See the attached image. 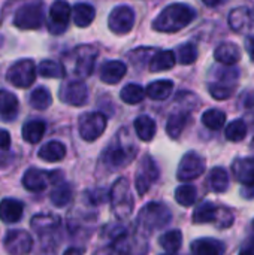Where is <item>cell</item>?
I'll use <instances>...</instances> for the list:
<instances>
[{"label":"cell","instance_id":"cell-1","mask_svg":"<svg viewBox=\"0 0 254 255\" xmlns=\"http://www.w3.org/2000/svg\"><path fill=\"white\" fill-rule=\"evenodd\" d=\"M196 16L193 7L184 3H174L165 7L154 19L153 28L160 33H175L187 27Z\"/></svg>","mask_w":254,"mask_h":255},{"label":"cell","instance_id":"cell-2","mask_svg":"<svg viewBox=\"0 0 254 255\" xmlns=\"http://www.w3.org/2000/svg\"><path fill=\"white\" fill-rule=\"evenodd\" d=\"M109 199H111L114 214L120 221L130 217L132 209H133V199H132L130 185H129L127 179L120 178L114 182V185L109 191Z\"/></svg>","mask_w":254,"mask_h":255},{"label":"cell","instance_id":"cell-3","mask_svg":"<svg viewBox=\"0 0 254 255\" xmlns=\"http://www.w3.org/2000/svg\"><path fill=\"white\" fill-rule=\"evenodd\" d=\"M37 69L33 60L24 58L13 63L6 73V79L16 88H28L36 79Z\"/></svg>","mask_w":254,"mask_h":255},{"label":"cell","instance_id":"cell-4","mask_svg":"<svg viewBox=\"0 0 254 255\" xmlns=\"http://www.w3.org/2000/svg\"><path fill=\"white\" fill-rule=\"evenodd\" d=\"M171 212L165 205L160 203H148L142 208L139 214V224L144 226L148 230H157L165 227L168 223H171Z\"/></svg>","mask_w":254,"mask_h":255},{"label":"cell","instance_id":"cell-5","mask_svg":"<svg viewBox=\"0 0 254 255\" xmlns=\"http://www.w3.org/2000/svg\"><path fill=\"white\" fill-rule=\"evenodd\" d=\"M15 27L21 30H36L43 24V9L40 3H28L21 6L13 16Z\"/></svg>","mask_w":254,"mask_h":255},{"label":"cell","instance_id":"cell-6","mask_svg":"<svg viewBox=\"0 0 254 255\" xmlns=\"http://www.w3.org/2000/svg\"><path fill=\"white\" fill-rule=\"evenodd\" d=\"M79 134L85 142H94L106 128V117L100 112H88L79 118Z\"/></svg>","mask_w":254,"mask_h":255},{"label":"cell","instance_id":"cell-7","mask_svg":"<svg viewBox=\"0 0 254 255\" xmlns=\"http://www.w3.org/2000/svg\"><path fill=\"white\" fill-rule=\"evenodd\" d=\"M135 25V10L130 6L121 4L111 10L108 27L115 34H127Z\"/></svg>","mask_w":254,"mask_h":255},{"label":"cell","instance_id":"cell-8","mask_svg":"<svg viewBox=\"0 0 254 255\" xmlns=\"http://www.w3.org/2000/svg\"><path fill=\"white\" fill-rule=\"evenodd\" d=\"M72 15V7L66 0H55L49 7L48 30L52 34H61L67 28V22Z\"/></svg>","mask_w":254,"mask_h":255},{"label":"cell","instance_id":"cell-9","mask_svg":"<svg viewBox=\"0 0 254 255\" xmlns=\"http://www.w3.org/2000/svg\"><path fill=\"white\" fill-rule=\"evenodd\" d=\"M205 172V160L196 152H187L178 166L177 178L180 181H193Z\"/></svg>","mask_w":254,"mask_h":255},{"label":"cell","instance_id":"cell-10","mask_svg":"<svg viewBox=\"0 0 254 255\" xmlns=\"http://www.w3.org/2000/svg\"><path fill=\"white\" fill-rule=\"evenodd\" d=\"M33 248L31 236L24 230H10L4 238V250L9 255H27Z\"/></svg>","mask_w":254,"mask_h":255},{"label":"cell","instance_id":"cell-11","mask_svg":"<svg viewBox=\"0 0 254 255\" xmlns=\"http://www.w3.org/2000/svg\"><path fill=\"white\" fill-rule=\"evenodd\" d=\"M229 25L247 37H254V12L249 7H237L229 15Z\"/></svg>","mask_w":254,"mask_h":255},{"label":"cell","instance_id":"cell-12","mask_svg":"<svg viewBox=\"0 0 254 255\" xmlns=\"http://www.w3.org/2000/svg\"><path fill=\"white\" fill-rule=\"evenodd\" d=\"M61 102L72 105V106H82L87 103L88 90L82 81H70L60 90Z\"/></svg>","mask_w":254,"mask_h":255},{"label":"cell","instance_id":"cell-13","mask_svg":"<svg viewBox=\"0 0 254 255\" xmlns=\"http://www.w3.org/2000/svg\"><path fill=\"white\" fill-rule=\"evenodd\" d=\"M97 51L93 46H79L76 49V66L75 73L81 78H87L93 73Z\"/></svg>","mask_w":254,"mask_h":255},{"label":"cell","instance_id":"cell-14","mask_svg":"<svg viewBox=\"0 0 254 255\" xmlns=\"http://www.w3.org/2000/svg\"><path fill=\"white\" fill-rule=\"evenodd\" d=\"M48 182H51L49 172H43L39 169H28L22 176V185L25 190L31 193H40L46 188Z\"/></svg>","mask_w":254,"mask_h":255},{"label":"cell","instance_id":"cell-15","mask_svg":"<svg viewBox=\"0 0 254 255\" xmlns=\"http://www.w3.org/2000/svg\"><path fill=\"white\" fill-rule=\"evenodd\" d=\"M126 72H127V67L123 61L120 60L106 61L100 69V79L105 84L115 85L126 76Z\"/></svg>","mask_w":254,"mask_h":255},{"label":"cell","instance_id":"cell-16","mask_svg":"<svg viewBox=\"0 0 254 255\" xmlns=\"http://www.w3.org/2000/svg\"><path fill=\"white\" fill-rule=\"evenodd\" d=\"M24 205L15 199H3L0 202V220L6 224L18 223L22 218Z\"/></svg>","mask_w":254,"mask_h":255},{"label":"cell","instance_id":"cell-17","mask_svg":"<svg viewBox=\"0 0 254 255\" xmlns=\"http://www.w3.org/2000/svg\"><path fill=\"white\" fill-rule=\"evenodd\" d=\"M232 172L238 182L246 187H254V158L237 160L232 166Z\"/></svg>","mask_w":254,"mask_h":255},{"label":"cell","instance_id":"cell-18","mask_svg":"<svg viewBox=\"0 0 254 255\" xmlns=\"http://www.w3.org/2000/svg\"><path fill=\"white\" fill-rule=\"evenodd\" d=\"M214 57L217 61H220L222 64L226 66H234L241 60V49L237 43L232 42H225L220 43L216 51H214Z\"/></svg>","mask_w":254,"mask_h":255},{"label":"cell","instance_id":"cell-19","mask_svg":"<svg viewBox=\"0 0 254 255\" xmlns=\"http://www.w3.org/2000/svg\"><path fill=\"white\" fill-rule=\"evenodd\" d=\"M18 99L15 94L0 90V120L1 121H13L18 115Z\"/></svg>","mask_w":254,"mask_h":255},{"label":"cell","instance_id":"cell-20","mask_svg":"<svg viewBox=\"0 0 254 255\" xmlns=\"http://www.w3.org/2000/svg\"><path fill=\"white\" fill-rule=\"evenodd\" d=\"M39 158L48 163H55V161H61L66 155V146L61 142L57 140H51L48 143H45L39 152H37Z\"/></svg>","mask_w":254,"mask_h":255},{"label":"cell","instance_id":"cell-21","mask_svg":"<svg viewBox=\"0 0 254 255\" xmlns=\"http://www.w3.org/2000/svg\"><path fill=\"white\" fill-rule=\"evenodd\" d=\"M193 255H223L225 247L214 239H198L192 244Z\"/></svg>","mask_w":254,"mask_h":255},{"label":"cell","instance_id":"cell-22","mask_svg":"<svg viewBox=\"0 0 254 255\" xmlns=\"http://www.w3.org/2000/svg\"><path fill=\"white\" fill-rule=\"evenodd\" d=\"M31 229L37 235H45L52 230H55L60 224V218L51 214H39L31 218Z\"/></svg>","mask_w":254,"mask_h":255},{"label":"cell","instance_id":"cell-23","mask_svg":"<svg viewBox=\"0 0 254 255\" xmlns=\"http://www.w3.org/2000/svg\"><path fill=\"white\" fill-rule=\"evenodd\" d=\"M172 90H174V82L171 79H159L151 82L147 87L145 93L151 100H165L171 96Z\"/></svg>","mask_w":254,"mask_h":255},{"label":"cell","instance_id":"cell-24","mask_svg":"<svg viewBox=\"0 0 254 255\" xmlns=\"http://www.w3.org/2000/svg\"><path fill=\"white\" fill-rule=\"evenodd\" d=\"M72 16H73V22L78 27H88L96 18V10L91 4L78 3L72 9Z\"/></svg>","mask_w":254,"mask_h":255},{"label":"cell","instance_id":"cell-25","mask_svg":"<svg viewBox=\"0 0 254 255\" xmlns=\"http://www.w3.org/2000/svg\"><path fill=\"white\" fill-rule=\"evenodd\" d=\"M175 63H177V58H175V54L172 51H160L151 58L148 69L153 73L163 72V70L172 69L175 66Z\"/></svg>","mask_w":254,"mask_h":255},{"label":"cell","instance_id":"cell-26","mask_svg":"<svg viewBox=\"0 0 254 255\" xmlns=\"http://www.w3.org/2000/svg\"><path fill=\"white\" fill-rule=\"evenodd\" d=\"M45 123L40 120H31L27 121L22 126V139L28 143H37L45 134Z\"/></svg>","mask_w":254,"mask_h":255},{"label":"cell","instance_id":"cell-27","mask_svg":"<svg viewBox=\"0 0 254 255\" xmlns=\"http://www.w3.org/2000/svg\"><path fill=\"white\" fill-rule=\"evenodd\" d=\"M135 131L138 134V137L144 142H150L153 140L154 134H156V123L151 117L148 115H142L138 117L135 121Z\"/></svg>","mask_w":254,"mask_h":255},{"label":"cell","instance_id":"cell-28","mask_svg":"<svg viewBox=\"0 0 254 255\" xmlns=\"http://www.w3.org/2000/svg\"><path fill=\"white\" fill-rule=\"evenodd\" d=\"M189 121V114L186 112H175L169 117L168 124H166V133L172 139H178L181 133L184 131L186 126Z\"/></svg>","mask_w":254,"mask_h":255},{"label":"cell","instance_id":"cell-29","mask_svg":"<svg viewBox=\"0 0 254 255\" xmlns=\"http://www.w3.org/2000/svg\"><path fill=\"white\" fill-rule=\"evenodd\" d=\"M219 218V208L211 203L205 202L202 203L193 214V221L196 224H205V223H214Z\"/></svg>","mask_w":254,"mask_h":255},{"label":"cell","instance_id":"cell-30","mask_svg":"<svg viewBox=\"0 0 254 255\" xmlns=\"http://www.w3.org/2000/svg\"><path fill=\"white\" fill-rule=\"evenodd\" d=\"M145 94H147L145 90L141 85H138V84H127L121 90V93H120L121 100L124 103H127V105H138V103H141L145 99Z\"/></svg>","mask_w":254,"mask_h":255},{"label":"cell","instance_id":"cell-31","mask_svg":"<svg viewBox=\"0 0 254 255\" xmlns=\"http://www.w3.org/2000/svg\"><path fill=\"white\" fill-rule=\"evenodd\" d=\"M37 72L40 76L43 78H54V79H60L64 76V67L61 63L54 61V60H43L39 67Z\"/></svg>","mask_w":254,"mask_h":255},{"label":"cell","instance_id":"cell-32","mask_svg":"<svg viewBox=\"0 0 254 255\" xmlns=\"http://www.w3.org/2000/svg\"><path fill=\"white\" fill-rule=\"evenodd\" d=\"M202 123L210 130H220L226 123V114L220 109H208L202 115Z\"/></svg>","mask_w":254,"mask_h":255},{"label":"cell","instance_id":"cell-33","mask_svg":"<svg viewBox=\"0 0 254 255\" xmlns=\"http://www.w3.org/2000/svg\"><path fill=\"white\" fill-rule=\"evenodd\" d=\"M210 184L216 193H225L229 188V173L223 167L213 169L210 175Z\"/></svg>","mask_w":254,"mask_h":255},{"label":"cell","instance_id":"cell-34","mask_svg":"<svg viewBox=\"0 0 254 255\" xmlns=\"http://www.w3.org/2000/svg\"><path fill=\"white\" fill-rule=\"evenodd\" d=\"M105 158H106V161L111 166L121 167V166H124V164L129 163V160L132 158V154L127 149H124L123 146H115V148H109L108 149Z\"/></svg>","mask_w":254,"mask_h":255},{"label":"cell","instance_id":"cell-35","mask_svg":"<svg viewBox=\"0 0 254 255\" xmlns=\"http://www.w3.org/2000/svg\"><path fill=\"white\" fill-rule=\"evenodd\" d=\"M181 244H183V235L180 230H171L168 233H165L162 238H160V245L165 251H168L169 254H174L177 253L180 248H181Z\"/></svg>","mask_w":254,"mask_h":255},{"label":"cell","instance_id":"cell-36","mask_svg":"<svg viewBox=\"0 0 254 255\" xmlns=\"http://www.w3.org/2000/svg\"><path fill=\"white\" fill-rule=\"evenodd\" d=\"M51 202L57 208L66 206L72 200V188L67 184H58L52 191H51Z\"/></svg>","mask_w":254,"mask_h":255},{"label":"cell","instance_id":"cell-37","mask_svg":"<svg viewBox=\"0 0 254 255\" xmlns=\"http://www.w3.org/2000/svg\"><path fill=\"white\" fill-rule=\"evenodd\" d=\"M51 103H52L51 93H49L46 88H43V87L36 88V90L31 93V96H30V105H31L34 109H37V111H43V109L49 108Z\"/></svg>","mask_w":254,"mask_h":255},{"label":"cell","instance_id":"cell-38","mask_svg":"<svg viewBox=\"0 0 254 255\" xmlns=\"http://www.w3.org/2000/svg\"><path fill=\"white\" fill-rule=\"evenodd\" d=\"M198 197V191L193 185H181L175 190V200L181 205V206H193V203L196 202Z\"/></svg>","mask_w":254,"mask_h":255},{"label":"cell","instance_id":"cell-39","mask_svg":"<svg viewBox=\"0 0 254 255\" xmlns=\"http://www.w3.org/2000/svg\"><path fill=\"white\" fill-rule=\"evenodd\" d=\"M226 139L231 142H241L247 136V126L243 120H235L226 127Z\"/></svg>","mask_w":254,"mask_h":255},{"label":"cell","instance_id":"cell-40","mask_svg":"<svg viewBox=\"0 0 254 255\" xmlns=\"http://www.w3.org/2000/svg\"><path fill=\"white\" fill-rule=\"evenodd\" d=\"M198 58V48L195 43H184L178 49V61L184 66L195 63Z\"/></svg>","mask_w":254,"mask_h":255},{"label":"cell","instance_id":"cell-41","mask_svg":"<svg viewBox=\"0 0 254 255\" xmlns=\"http://www.w3.org/2000/svg\"><path fill=\"white\" fill-rule=\"evenodd\" d=\"M235 91V87H229V84L225 82H216L210 85V94L216 99V100H226L229 99Z\"/></svg>","mask_w":254,"mask_h":255},{"label":"cell","instance_id":"cell-42","mask_svg":"<svg viewBox=\"0 0 254 255\" xmlns=\"http://www.w3.org/2000/svg\"><path fill=\"white\" fill-rule=\"evenodd\" d=\"M9 146H10V134L6 130L0 128V149H9Z\"/></svg>","mask_w":254,"mask_h":255},{"label":"cell","instance_id":"cell-43","mask_svg":"<svg viewBox=\"0 0 254 255\" xmlns=\"http://www.w3.org/2000/svg\"><path fill=\"white\" fill-rule=\"evenodd\" d=\"M246 49H247L250 58L254 61V37H247L246 39Z\"/></svg>","mask_w":254,"mask_h":255},{"label":"cell","instance_id":"cell-44","mask_svg":"<svg viewBox=\"0 0 254 255\" xmlns=\"http://www.w3.org/2000/svg\"><path fill=\"white\" fill-rule=\"evenodd\" d=\"M202 3L208 7H216L223 3V0H202Z\"/></svg>","mask_w":254,"mask_h":255},{"label":"cell","instance_id":"cell-45","mask_svg":"<svg viewBox=\"0 0 254 255\" xmlns=\"http://www.w3.org/2000/svg\"><path fill=\"white\" fill-rule=\"evenodd\" d=\"M63 255H84V253H82V250H79V248H69V250L64 251V254Z\"/></svg>","mask_w":254,"mask_h":255},{"label":"cell","instance_id":"cell-46","mask_svg":"<svg viewBox=\"0 0 254 255\" xmlns=\"http://www.w3.org/2000/svg\"><path fill=\"white\" fill-rule=\"evenodd\" d=\"M240 255H254V247L253 248H249V250H244V251H241V254Z\"/></svg>","mask_w":254,"mask_h":255},{"label":"cell","instance_id":"cell-47","mask_svg":"<svg viewBox=\"0 0 254 255\" xmlns=\"http://www.w3.org/2000/svg\"><path fill=\"white\" fill-rule=\"evenodd\" d=\"M253 226H254V224H253Z\"/></svg>","mask_w":254,"mask_h":255},{"label":"cell","instance_id":"cell-48","mask_svg":"<svg viewBox=\"0 0 254 255\" xmlns=\"http://www.w3.org/2000/svg\"><path fill=\"white\" fill-rule=\"evenodd\" d=\"M168 255H169V254H168Z\"/></svg>","mask_w":254,"mask_h":255}]
</instances>
